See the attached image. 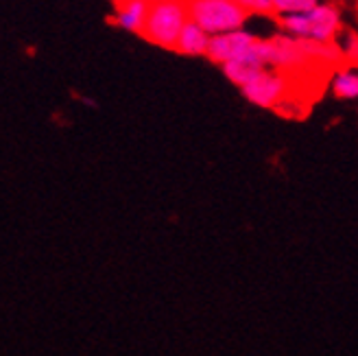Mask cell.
Returning <instances> with one entry per match:
<instances>
[{"label":"cell","mask_w":358,"mask_h":356,"mask_svg":"<svg viewBox=\"0 0 358 356\" xmlns=\"http://www.w3.org/2000/svg\"><path fill=\"white\" fill-rule=\"evenodd\" d=\"M149 9L151 0H122V3H116L114 22L127 31L142 33L149 17Z\"/></svg>","instance_id":"52a82bcc"},{"label":"cell","mask_w":358,"mask_h":356,"mask_svg":"<svg viewBox=\"0 0 358 356\" xmlns=\"http://www.w3.org/2000/svg\"><path fill=\"white\" fill-rule=\"evenodd\" d=\"M151 3H175V0H151Z\"/></svg>","instance_id":"4fadbf2b"},{"label":"cell","mask_w":358,"mask_h":356,"mask_svg":"<svg viewBox=\"0 0 358 356\" xmlns=\"http://www.w3.org/2000/svg\"><path fill=\"white\" fill-rule=\"evenodd\" d=\"M282 29L297 40L334 42L341 31V13L332 5H319L306 13H291L280 20Z\"/></svg>","instance_id":"6da1fadb"},{"label":"cell","mask_w":358,"mask_h":356,"mask_svg":"<svg viewBox=\"0 0 358 356\" xmlns=\"http://www.w3.org/2000/svg\"><path fill=\"white\" fill-rule=\"evenodd\" d=\"M319 7L317 0H273V9L278 13L291 15V13H306L310 9Z\"/></svg>","instance_id":"30bf717a"},{"label":"cell","mask_w":358,"mask_h":356,"mask_svg":"<svg viewBox=\"0 0 358 356\" xmlns=\"http://www.w3.org/2000/svg\"><path fill=\"white\" fill-rule=\"evenodd\" d=\"M114 3H122V0H114Z\"/></svg>","instance_id":"5bb4252c"},{"label":"cell","mask_w":358,"mask_h":356,"mask_svg":"<svg viewBox=\"0 0 358 356\" xmlns=\"http://www.w3.org/2000/svg\"><path fill=\"white\" fill-rule=\"evenodd\" d=\"M332 92L338 99H358V73H354V68H343L334 75Z\"/></svg>","instance_id":"9c48e42d"},{"label":"cell","mask_w":358,"mask_h":356,"mask_svg":"<svg viewBox=\"0 0 358 356\" xmlns=\"http://www.w3.org/2000/svg\"><path fill=\"white\" fill-rule=\"evenodd\" d=\"M188 22L190 15L184 0H175V3H151L147 24L140 35L157 46L177 48L179 35H182Z\"/></svg>","instance_id":"7a4b0ae2"},{"label":"cell","mask_w":358,"mask_h":356,"mask_svg":"<svg viewBox=\"0 0 358 356\" xmlns=\"http://www.w3.org/2000/svg\"><path fill=\"white\" fill-rule=\"evenodd\" d=\"M241 7H245L247 11H254V13H271L273 9V0H234Z\"/></svg>","instance_id":"7c38bea8"},{"label":"cell","mask_w":358,"mask_h":356,"mask_svg":"<svg viewBox=\"0 0 358 356\" xmlns=\"http://www.w3.org/2000/svg\"><path fill=\"white\" fill-rule=\"evenodd\" d=\"M210 33L203 31L196 22H188L179 35V42H177V48L179 52H184V55H206L208 52V46H210Z\"/></svg>","instance_id":"ba28073f"},{"label":"cell","mask_w":358,"mask_h":356,"mask_svg":"<svg viewBox=\"0 0 358 356\" xmlns=\"http://www.w3.org/2000/svg\"><path fill=\"white\" fill-rule=\"evenodd\" d=\"M190 20L210 35L238 31L247 20V9L234 0H184Z\"/></svg>","instance_id":"3957f363"},{"label":"cell","mask_w":358,"mask_h":356,"mask_svg":"<svg viewBox=\"0 0 358 356\" xmlns=\"http://www.w3.org/2000/svg\"><path fill=\"white\" fill-rule=\"evenodd\" d=\"M254 44H256L254 33H247L241 29L229 31V33H221V35H212L206 55L217 64H227L231 59L245 55V52H249Z\"/></svg>","instance_id":"5b68a950"},{"label":"cell","mask_w":358,"mask_h":356,"mask_svg":"<svg viewBox=\"0 0 358 356\" xmlns=\"http://www.w3.org/2000/svg\"><path fill=\"white\" fill-rule=\"evenodd\" d=\"M243 97L258 105V108H280L284 101L289 99H299L303 101L297 92V83L291 75L280 73V70H262V73L249 81L247 85L241 87Z\"/></svg>","instance_id":"277c9868"},{"label":"cell","mask_w":358,"mask_h":356,"mask_svg":"<svg viewBox=\"0 0 358 356\" xmlns=\"http://www.w3.org/2000/svg\"><path fill=\"white\" fill-rule=\"evenodd\" d=\"M338 48L343 52V59L358 64V35L354 31H343L336 40Z\"/></svg>","instance_id":"8fae6325"},{"label":"cell","mask_w":358,"mask_h":356,"mask_svg":"<svg viewBox=\"0 0 358 356\" xmlns=\"http://www.w3.org/2000/svg\"><path fill=\"white\" fill-rule=\"evenodd\" d=\"M264 62L260 59V55L256 52V48L252 46V50L245 52V55L236 57V59H231L227 64H223V73L225 77L231 81V83H236V85H247L249 81H254L262 70H264Z\"/></svg>","instance_id":"8992f818"}]
</instances>
